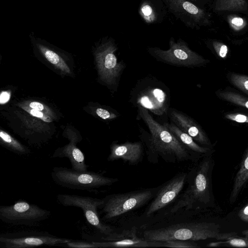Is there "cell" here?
I'll return each instance as SVG.
<instances>
[{
    "label": "cell",
    "instance_id": "3957f363",
    "mask_svg": "<svg viewBox=\"0 0 248 248\" xmlns=\"http://www.w3.org/2000/svg\"><path fill=\"white\" fill-rule=\"evenodd\" d=\"M220 226L215 223L198 222L176 224L168 227L146 230L143 238L151 241L169 240L198 241L208 238L224 240L237 232L220 233Z\"/></svg>",
    "mask_w": 248,
    "mask_h": 248
},
{
    "label": "cell",
    "instance_id": "1f68e13d",
    "mask_svg": "<svg viewBox=\"0 0 248 248\" xmlns=\"http://www.w3.org/2000/svg\"><path fill=\"white\" fill-rule=\"evenodd\" d=\"M10 99V94L7 92H2L0 95V103L1 104L8 102Z\"/></svg>",
    "mask_w": 248,
    "mask_h": 248
},
{
    "label": "cell",
    "instance_id": "4316f807",
    "mask_svg": "<svg viewBox=\"0 0 248 248\" xmlns=\"http://www.w3.org/2000/svg\"><path fill=\"white\" fill-rule=\"evenodd\" d=\"M63 247L75 248H94L92 242H87L73 240L65 244Z\"/></svg>",
    "mask_w": 248,
    "mask_h": 248
},
{
    "label": "cell",
    "instance_id": "9a60e30c",
    "mask_svg": "<svg viewBox=\"0 0 248 248\" xmlns=\"http://www.w3.org/2000/svg\"><path fill=\"white\" fill-rule=\"evenodd\" d=\"M170 121L184 132L191 136L197 143L210 146V140L201 125L192 118L175 108H170L168 112Z\"/></svg>",
    "mask_w": 248,
    "mask_h": 248
},
{
    "label": "cell",
    "instance_id": "30bf717a",
    "mask_svg": "<svg viewBox=\"0 0 248 248\" xmlns=\"http://www.w3.org/2000/svg\"><path fill=\"white\" fill-rule=\"evenodd\" d=\"M71 239L52 235L47 232L21 231L8 232L0 235L2 248H29L40 246H64Z\"/></svg>",
    "mask_w": 248,
    "mask_h": 248
},
{
    "label": "cell",
    "instance_id": "e0dca14e",
    "mask_svg": "<svg viewBox=\"0 0 248 248\" xmlns=\"http://www.w3.org/2000/svg\"><path fill=\"white\" fill-rule=\"evenodd\" d=\"M162 124L192 153L195 155H206L211 151L208 147H203L199 145L191 136L182 131L170 121Z\"/></svg>",
    "mask_w": 248,
    "mask_h": 248
},
{
    "label": "cell",
    "instance_id": "f1b7e54d",
    "mask_svg": "<svg viewBox=\"0 0 248 248\" xmlns=\"http://www.w3.org/2000/svg\"><path fill=\"white\" fill-rule=\"evenodd\" d=\"M27 111H28L32 116L38 118H40L44 121H45L46 122H51L52 121V119H51L49 117L46 115H45L42 112H41L40 110H38L31 108V109H27Z\"/></svg>",
    "mask_w": 248,
    "mask_h": 248
},
{
    "label": "cell",
    "instance_id": "603a6c76",
    "mask_svg": "<svg viewBox=\"0 0 248 248\" xmlns=\"http://www.w3.org/2000/svg\"><path fill=\"white\" fill-rule=\"evenodd\" d=\"M222 246L248 248V238L245 237H240L235 235L229 237L224 240L209 243L207 245V247H209Z\"/></svg>",
    "mask_w": 248,
    "mask_h": 248
},
{
    "label": "cell",
    "instance_id": "f546056e",
    "mask_svg": "<svg viewBox=\"0 0 248 248\" xmlns=\"http://www.w3.org/2000/svg\"><path fill=\"white\" fill-rule=\"evenodd\" d=\"M230 23L235 30H239L244 26V21L242 18L236 16L231 19Z\"/></svg>",
    "mask_w": 248,
    "mask_h": 248
},
{
    "label": "cell",
    "instance_id": "9c48e42d",
    "mask_svg": "<svg viewBox=\"0 0 248 248\" xmlns=\"http://www.w3.org/2000/svg\"><path fill=\"white\" fill-rule=\"evenodd\" d=\"M150 189L136 191L106 196L101 208L104 214L102 219L109 220L145 204L153 197Z\"/></svg>",
    "mask_w": 248,
    "mask_h": 248
},
{
    "label": "cell",
    "instance_id": "cb8c5ba5",
    "mask_svg": "<svg viewBox=\"0 0 248 248\" xmlns=\"http://www.w3.org/2000/svg\"><path fill=\"white\" fill-rule=\"evenodd\" d=\"M227 77L232 84L248 94V76L231 73Z\"/></svg>",
    "mask_w": 248,
    "mask_h": 248
},
{
    "label": "cell",
    "instance_id": "ffe728a7",
    "mask_svg": "<svg viewBox=\"0 0 248 248\" xmlns=\"http://www.w3.org/2000/svg\"><path fill=\"white\" fill-rule=\"evenodd\" d=\"M139 14L147 24H154L157 22L158 14L156 7L149 0H144L140 4Z\"/></svg>",
    "mask_w": 248,
    "mask_h": 248
},
{
    "label": "cell",
    "instance_id": "6da1fadb",
    "mask_svg": "<svg viewBox=\"0 0 248 248\" xmlns=\"http://www.w3.org/2000/svg\"><path fill=\"white\" fill-rule=\"evenodd\" d=\"M137 119L141 120L148 131L139 125V137L145 145L150 162H157L161 157L167 162L187 161L195 154L187 150L162 124L156 121L146 109L137 108Z\"/></svg>",
    "mask_w": 248,
    "mask_h": 248
},
{
    "label": "cell",
    "instance_id": "7402d4cb",
    "mask_svg": "<svg viewBox=\"0 0 248 248\" xmlns=\"http://www.w3.org/2000/svg\"><path fill=\"white\" fill-rule=\"evenodd\" d=\"M217 95L222 100L248 109V98L229 90H218Z\"/></svg>",
    "mask_w": 248,
    "mask_h": 248
},
{
    "label": "cell",
    "instance_id": "44dd1931",
    "mask_svg": "<svg viewBox=\"0 0 248 248\" xmlns=\"http://www.w3.org/2000/svg\"><path fill=\"white\" fill-rule=\"evenodd\" d=\"M0 137L3 145L15 154L18 155H24L30 153L28 148L22 145L5 131H0Z\"/></svg>",
    "mask_w": 248,
    "mask_h": 248
},
{
    "label": "cell",
    "instance_id": "ba28073f",
    "mask_svg": "<svg viewBox=\"0 0 248 248\" xmlns=\"http://www.w3.org/2000/svg\"><path fill=\"white\" fill-rule=\"evenodd\" d=\"M50 215V211L24 200L16 201L9 205L0 206V220L15 225L38 226Z\"/></svg>",
    "mask_w": 248,
    "mask_h": 248
},
{
    "label": "cell",
    "instance_id": "52a82bcc",
    "mask_svg": "<svg viewBox=\"0 0 248 248\" xmlns=\"http://www.w3.org/2000/svg\"><path fill=\"white\" fill-rule=\"evenodd\" d=\"M117 50L114 40L110 38L104 39L95 51L100 78L113 92L117 91L126 66L124 61H119L115 54Z\"/></svg>",
    "mask_w": 248,
    "mask_h": 248
},
{
    "label": "cell",
    "instance_id": "ac0fdd59",
    "mask_svg": "<svg viewBox=\"0 0 248 248\" xmlns=\"http://www.w3.org/2000/svg\"><path fill=\"white\" fill-rule=\"evenodd\" d=\"M248 180V147L246 150L240 166L236 173L234 184L231 193L230 202H234L244 185Z\"/></svg>",
    "mask_w": 248,
    "mask_h": 248
},
{
    "label": "cell",
    "instance_id": "d6986e66",
    "mask_svg": "<svg viewBox=\"0 0 248 248\" xmlns=\"http://www.w3.org/2000/svg\"><path fill=\"white\" fill-rule=\"evenodd\" d=\"M35 45L48 62L56 65L62 71L68 73H70L68 66L57 53L42 43L36 42Z\"/></svg>",
    "mask_w": 248,
    "mask_h": 248
},
{
    "label": "cell",
    "instance_id": "5b68a950",
    "mask_svg": "<svg viewBox=\"0 0 248 248\" xmlns=\"http://www.w3.org/2000/svg\"><path fill=\"white\" fill-rule=\"evenodd\" d=\"M51 176L54 183L62 187L88 191H94L119 181L117 178L105 177L93 171L80 172L63 167H54Z\"/></svg>",
    "mask_w": 248,
    "mask_h": 248
},
{
    "label": "cell",
    "instance_id": "7c38bea8",
    "mask_svg": "<svg viewBox=\"0 0 248 248\" xmlns=\"http://www.w3.org/2000/svg\"><path fill=\"white\" fill-rule=\"evenodd\" d=\"M101 239L104 241L92 242L94 248H156L162 247L163 244V242L148 241L139 237L135 227L130 230H124L120 233L113 232Z\"/></svg>",
    "mask_w": 248,
    "mask_h": 248
},
{
    "label": "cell",
    "instance_id": "d4e9b609",
    "mask_svg": "<svg viewBox=\"0 0 248 248\" xmlns=\"http://www.w3.org/2000/svg\"><path fill=\"white\" fill-rule=\"evenodd\" d=\"M173 248H195L199 247L197 244L183 240H169L163 242L162 247Z\"/></svg>",
    "mask_w": 248,
    "mask_h": 248
},
{
    "label": "cell",
    "instance_id": "4fadbf2b",
    "mask_svg": "<svg viewBox=\"0 0 248 248\" xmlns=\"http://www.w3.org/2000/svg\"><path fill=\"white\" fill-rule=\"evenodd\" d=\"M168 10L186 26L197 27L204 23V11L189 0H161Z\"/></svg>",
    "mask_w": 248,
    "mask_h": 248
},
{
    "label": "cell",
    "instance_id": "83f0119b",
    "mask_svg": "<svg viewBox=\"0 0 248 248\" xmlns=\"http://www.w3.org/2000/svg\"><path fill=\"white\" fill-rule=\"evenodd\" d=\"M213 46L218 56L223 59L226 57L228 52L226 45L219 42H214Z\"/></svg>",
    "mask_w": 248,
    "mask_h": 248
},
{
    "label": "cell",
    "instance_id": "484cf974",
    "mask_svg": "<svg viewBox=\"0 0 248 248\" xmlns=\"http://www.w3.org/2000/svg\"><path fill=\"white\" fill-rule=\"evenodd\" d=\"M226 119L238 123L248 124V115L239 113H229L225 114Z\"/></svg>",
    "mask_w": 248,
    "mask_h": 248
},
{
    "label": "cell",
    "instance_id": "2e32d148",
    "mask_svg": "<svg viewBox=\"0 0 248 248\" xmlns=\"http://www.w3.org/2000/svg\"><path fill=\"white\" fill-rule=\"evenodd\" d=\"M110 152L107 158L109 161L122 159L129 165L138 164L142 160L144 145L141 141H126L122 143L113 142L110 147Z\"/></svg>",
    "mask_w": 248,
    "mask_h": 248
},
{
    "label": "cell",
    "instance_id": "8fae6325",
    "mask_svg": "<svg viewBox=\"0 0 248 248\" xmlns=\"http://www.w3.org/2000/svg\"><path fill=\"white\" fill-rule=\"evenodd\" d=\"M56 199L63 206L81 208L88 223L101 233L108 235L113 232L111 227L102 222L98 215L97 211L103 205V199L67 194H59Z\"/></svg>",
    "mask_w": 248,
    "mask_h": 248
},
{
    "label": "cell",
    "instance_id": "836d02e7",
    "mask_svg": "<svg viewBox=\"0 0 248 248\" xmlns=\"http://www.w3.org/2000/svg\"><path fill=\"white\" fill-rule=\"evenodd\" d=\"M242 233L245 237L248 238V229L243 231Z\"/></svg>",
    "mask_w": 248,
    "mask_h": 248
},
{
    "label": "cell",
    "instance_id": "5bb4252c",
    "mask_svg": "<svg viewBox=\"0 0 248 248\" xmlns=\"http://www.w3.org/2000/svg\"><path fill=\"white\" fill-rule=\"evenodd\" d=\"M187 174L180 173L168 182L159 191L146 212L150 217L155 212L167 206L174 201L183 189L186 181Z\"/></svg>",
    "mask_w": 248,
    "mask_h": 248
},
{
    "label": "cell",
    "instance_id": "277c9868",
    "mask_svg": "<svg viewBox=\"0 0 248 248\" xmlns=\"http://www.w3.org/2000/svg\"><path fill=\"white\" fill-rule=\"evenodd\" d=\"M211 159L204 158L194 170L187 188L170 210L174 213L183 209H197L210 202Z\"/></svg>",
    "mask_w": 248,
    "mask_h": 248
},
{
    "label": "cell",
    "instance_id": "4dcf8cb0",
    "mask_svg": "<svg viewBox=\"0 0 248 248\" xmlns=\"http://www.w3.org/2000/svg\"><path fill=\"white\" fill-rule=\"evenodd\" d=\"M238 215L242 220L248 223V204L240 210Z\"/></svg>",
    "mask_w": 248,
    "mask_h": 248
},
{
    "label": "cell",
    "instance_id": "7a4b0ae2",
    "mask_svg": "<svg viewBox=\"0 0 248 248\" xmlns=\"http://www.w3.org/2000/svg\"><path fill=\"white\" fill-rule=\"evenodd\" d=\"M170 100L169 87L152 75L137 80L129 93V102L134 107L143 108L166 122H168Z\"/></svg>",
    "mask_w": 248,
    "mask_h": 248
},
{
    "label": "cell",
    "instance_id": "8992f818",
    "mask_svg": "<svg viewBox=\"0 0 248 248\" xmlns=\"http://www.w3.org/2000/svg\"><path fill=\"white\" fill-rule=\"evenodd\" d=\"M167 50L158 47H148L147 51L156 61L168 65L187 68L199 67L209 62L208 60L191 50L181 38L176 41L170 37Z\"/></svg>",
    "mask_w": 248,
    "mask_h": 248
},
{
    "label": "cell",
    "instance_id": "d6a6232c",
    "mask_svg": "<svg viewBox=\"0 0 248 248\" xmlns=\"http://www.w3.org/2000/svg\"><path fill=\"white\" fill-rule=\"evenodd\" d=\"M29 107L33 109H35L38 110H43L44 108V105L38 102H32L30 105Z\"/></svg>",
    "mask_w": 248,
    "mask_h": 248
}]
</instances>
